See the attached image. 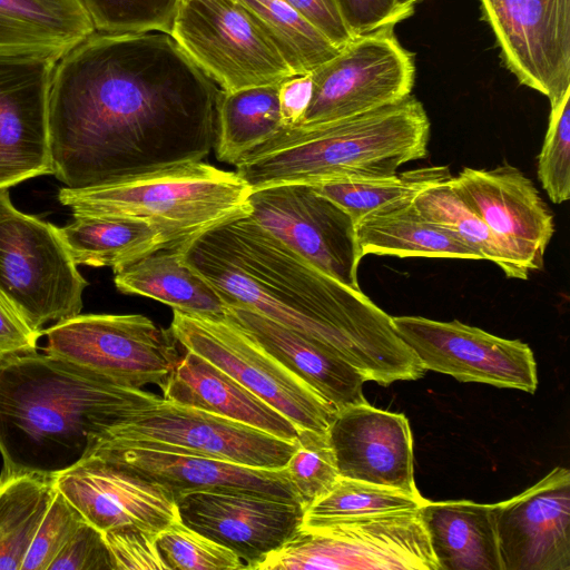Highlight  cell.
<instances>
[{
    "label": "cell",
    "instance_id": "obj_1",
    "mask_svg": "<svg viewBox=\"0 0 570 570\" xmlns=\"http://www.w3.org/2000/svg\"><path fill=\"white\" fill-rule=\"evenodd\" d=\"M223 94L168 32H95L53 70L52 175L81 189L203 161Z\"/></svg>",
    "mask_w": 570,
    "mask_h": 570
},
{
    "label": "cell",
    "instance_id": "obj_2",
    "mask_svg": "<svg viewBox=\"0 0 570 570\" xmlns=\"http://www.w3.org/2000/svg\"><path fill=\"white\" fill-rule=\"evenodd\" d=\"M218 292L322 345L366 381L390 385L425 372L392 316L361 289L325 274L249 216L180 249Z\"/></svg>",
    "mask_w": 570,
    "mask_h": 570
},
{
    "label": "cell",
    "instance_id": "obj_3",
    "mask_svg": "<svg viewBox=\"0 0 570 570\" xmlns=\"http://www.w3.org/2000/svg\"><path fill=\"white\" fill-rule=\"evenodd\" d=\"M160 399L46 352L2 358L1 473L57 478L86 459L125 413Z\"/></svg>",
    "mask_w": 570,
    "mask_h": 570
},
{
    "label": "cell",
    "instance_id": "obj_4",
    "mask_svg": "<svg viewBox=\"0 0 570 570\" xmlns=\"http://www.w3.org/2000/svg\"><path fill=\"white\" fill-rule=\"evenodd\" d=\"M428 114L414 96L352 117L282 127L244 156L236 174L252 191L283 184L392 177L428 155Z\"/></svg>",
    "mask_w": 570,
    "mask_h": 570
},
{
    "label": "cell",
    "instance_id": "obj_5",
    "mask_svg": "<svg viewBox=\"0 0 570 570\" xmlns=\"http://www.w3.org/2000/svg\"><path fill=\"white\" fill-rule=\"evenodd\" d=\"M248 185L235 173L204 161L135 176L115 184L59 190L72 215L125 216L146 220L183 249L226 223L250 215Z\"/></svg>",
    "mask_w": 570,
    "mask_h": 570
},
{
    "label": "cell",
    "instance_id": "obj_6",
    "mask_svg": "<svg viewBox=\"0 0 570 570\" xmlns=\"http://www.w3.org/2000/svg\"><path fill=\"white\" fill-rule=\"evenodd\" d=\"M254 570H439L419 509L303 524Z\"/></svg>",
    "mask_w": 570,
    "mask_h": 570
},
{
    "label": "cell",
    "instance_id": "obj_7",
    "mask_svg": "<svg viewBox=\"0 0 570 570\" xmlns=\"http://www.w3.org/2000/svg\"><path fill=\"white\" fill-rule=\"evenodd\" d=\"M87 286L58 227L18 210L0 188V294L42 334L80 314Z\"/></svg>",
    "mask_w": 570,
    "mask_h": 570
},
{
    "label": "cell",
    "instance_id": "obj_8",
    "mask_svg": "<svg viewBox=\"0 0 570 570\" xmlns=\"http://www.w3.org/2000/svg\"><path fill=\"white\" fill-rule=\"evenodd\" d=\"M225 92L295 75L258 19L237 0H180L169 31Z\"/></svg>",
    "mask_w": 570,
    "mask_h": 570
},
{
    "label": "cell",
    "instance_id": "obj_9",
    "mask_svg": "<svg viewBox=\"0 0 570 570\" xmlns=\"http://www.w3.org/2000/svg\"><path fill=\"white\" fill-rule=\"evenodd\" d=\"M174 311L170 332L298 429L326 433L337 409L228 320Z\"/></svg>",
    "mask_w": 570,
    "mask_h": 570
},
{
    "label": "cell",
    "instance_id": "obj_10",
    "mask_svg": "<svg viewBox=\"0 0 570 570\" xmlns=\"http://www.w3.org/2000/svg\"><path fill=\"white\" fill-rule=\"evenodd\" d=\"M105 440L271 470L285 468L297 445V441L164 397L125 413Z\"/></svg>",
    "mask_w": 570,
    "mask_h": 570
},
{
    "label": "cell",
    "instance_id": "obj_11",
    "mask_svg": "<svg viewBox=\"0 0 570 570\" xmlns=\"http://www.w3.org/2000/svg\"><path fill=\"white\" fill-rule=\"evenodd\" d=\"M42 334L46 353L134 387H160L180 360L170 330L140 314H78Z\"/></svg>",
    "mask_w": 570,
    "mask_h": 570
},
{
    "label": "cell",
    "instance_id": "obj_12",
    "mask_svg": "<svg viewBox=\"0 0 570 570\" xmlns=\"http://www.w3.org/2000/svg\"><path fill=\"white\" fill-rule=\"evenodd\" d=\"M414 60L393 28L355 37L311 72L312 97L297 126L330 122L400 101L411 95Z\"/></svg>",
    "mask_w": 570,
    "mask_h": 570
},
{
    "label": "cell",
    "instance_id": "obj_13",
    "mask_svg": "<svg viewBox=\"0 0 570 570\" xmlns=\"http://www.w3.org/2000/svg\"><path fill=\"white\" fill-rule=\"evenodd\" d=\"M249 217L318 269L361 289L355 223L313 185L283 184L249 195Z\"/></svg>",
    "mask_w": 570,
    "mask_h": 570
},
{
    "label": "cell",
    "instance_id": "obj_14",
    "mask_svg": "<svg viewBox=\"0 0 570 570\" xmlns=\"http://www.w3.org/2000/svg\"><path fill=\"white\" fill-rule=\"evenodd\" d=\"M393 324L424 370L497 387L534 393L537 363L528 344L490 334L456 320L394 316Z\"/></svg>",
    "mask_w": 570,
    "mask_h": 570
},
{
    "label": "cell",
    "instance_id": "obj_15",
    "mask_svg": "<svg viewBox=\"0 0 570 570\" xmlns=\"http://www.w3.org/2000/svg\"><path fill=\"white\" fill-rule=\"evenodd\" d=\"M63 53L0 49V188L52 175L48 105Z\"/></svg>",
    "mask_w": 570,
    "mask_h": 570
},
{
    "label": "cell",
    "instance_id": "obj_16",
    "mask_svg": "<svg viewBox=\"0 0 570 570\" xmlns=\"http://www.w3.org/2000/svg\"><path fill=\"white\" fill-rule=\"evenodd\" d=\"M520 83L556 106L570 90V0H479Z\"/></svg>",
    "mask_w": 570,
    "mask_h": 570
},
{
    "label": "cell",
    "instance_id": "obj_17",
    "mask_svg": "<svg viewBox=\"0 0 570 570\" xmlns=\"http://www.w3.org/2000/svg\"><path fill=\"white\" fill-rule=\"evenodd\" d=\"M175 501L183 523L230 549L252 570L295 534L305 513L299 503L239 489L190 491Z\"/></svg>",
    "mask_w": 570,
    "mask_h": 570
},
{
    "label": "cell",
    "instance_id": "obj_18",
    "mask_svg": "<svg viewBox=\"0 0 570 570\" xmlns=\"http://www.w3.org/2000/svg\"><path fill=\"white\" fill-rule=\"evenodd\" d=\"M503 570H570V472L557 466L492 504Z\"/></svg>",
    "mask_w": 570,
    "mask_h": 570
},
{
    "label": "cell",
    "instance_id": "obj_19",
    "mask_svg": "<svg viewBox=\"0 0 570 570\" xmlns=\"http://www.w3.org/2000/svg\"><path fill=\"white\" fill-rule=\"evenodd\" d=\"M56 485L102 532L136 527L158 534L180 519L168 491L96 453L59 474Z\"/></svg>",
    "mask_w": 570,
    "mask_h": 570
},
{
    "label": "cell",
    "instance_id": "obj_20",
    "mask_svg": "<svg viewBox=\"0 0 570 570\" xmlns=\"http://www.w3.org/2000/svg\"><path fill=\"white\" fill-rule=\"evenodd\" d=\"M327 438L340 476L420 493L413 474V439L403 413L368 403L337 410Z\"/></svg>",
    "mask_w": 570,
    "mask_h": 570
},
{
    "label": "cell",
    "instance_id": "obj_21",
    "mask_svg": "<svg viewBox=\"0 0 570 570\" xmlns=\"http://www.w3.org/2000/svg\"><path fill=\"white\" fill-rule=\"evenodd\" d=\"M91 453L158 484L174 499L190 491L239 489L304 505L286 468H250L207 456L126 445L109 440L101 441Z\"/></svg>",
    "mask_w": 570,
    "mask_h": 570
},
{
    "label": "cell",
    "instance_id": "obj_22",
    "mask_svg": "<svg viewBox=\"0 0 570 570\" xmlns=\"http://www.w3.org/2000/svg\"><path fill=\"white\" fill-rule=\"evenodd\" d=\"M454 190L495 234L543 263L554 233L553 214L538 189L517 167H465L451 178Z\"/></svg>",
    "mask_w": 570,
    "mask_h": 570
},
{
    "label": "cell",
    "instance_id": "obj_23",
    "mask_svg": "<svg viewBox=\"0 0 570 570\" xmlns=\"http://www.w3.org/2000/svg\"><path fill=\"white\" fill-rule=\"evenodd\" d=\"M225 316L337 410L367 403L364 376L322 345L244 305L225 304Z\"/></svg>",
    "mask_w": 570,
    "mask_h": 570
},
{
    "label": "cell",
    "instance_id": "obj_24",
    "mask_svg": "<svg viewBox=\"0 0 570 570\" xmlns=\"http://www.w3.org/2000/svg\"><path fill=\"white\" fill-rule=\"evenodd\" d=\"M167 401L199 409L296 442L299 429L234 377L186 351L160 386Z\"/></svg>",
    "mask_w": 570,
    "mask_h": 570
},
{
    "label": "cell",
    "instance_id": "obj_25",
    "mask_svg": "<svg viewBox=\"0 0 570 570\" xmlns=\"http://www.w3.org/2000/svg\"><path fill=\"white\" fill-rule=\"evenodd\" d=\"M419 513L439 570H503L492 504L426 499Z\"/></svg>",
    "mask_w": 570,
    "mask_h": 570
},
{
    "label": "cell",
    "instance_id": "obj_26",
    "mask_svg": "<svg viewBox=\"0 0 570 570\" xmlns=\"http://www.w3.org/2000/svg\"><path fill=\"white\" fill-rule=\"evenodd\" d=\"M112 271L122 294L153 298L191 315L225 317L220 295L187 264L180 249H160Z\"/></svg>",
    "mask_w": 570,
    "mask_h": 570
},
{
    "label": "cell",
    "instance_id": "obj_27",
    "mask_svg": "<svg viewBox=\"0 0 570 570\" xmlns=\"http://www.w3.org/2000/svg\"><path fill=\"white\" fill-rule=\"evenodd\" d=\"M355 230L362 256L482 259L454 234L424 217L413 200L368 213L356 222Z\"/></svg>",
    "mask_w": 570,
    "mask_h": 570
},
{
    "label": "cell",
    "instance_id": "obj_28",
    "mask_svg": "<svg viewBox=\"0 0 570 570\" xmlns=\"http://www.w3.org/2000/svg\"><path fill=\"white\" fill-rule=\"evenodd\" d=\"M73 218L58 230L77 265L116 269L157 250L170 249L164 233L142 219L94 215Z\"/></svg>",
    "mask_w": 570,
    "mask_h": 570
},
{
    "label": "cell",
    "instance_id": "obj_29",
    "mask_svg": "<svg viewBox=\"0 0 570 570\" xmlns=\"http://www.w3.org/2000/svg\"><path fill=\"white\" fill-rule=\"evenodd\" d=\"M95 32L81 0H0V49L65 53Z\"/></svg>",
    "mask_w": 570,
    "mask_h": 570
},
{
    "label": "cell",
    "instance_id": "obj_30",
    "mask_svg": "<svg viewBox=\"0 0 570 570\" xmlns=\"http://www.w3.org/2000/svg\"><path fill=\"white\" fill-rule=\"evenodd\" d=\"M451 178L425 189L413 199L421 214L454 234L482 259L499 266L509 278L527 279L531 271L540 269L543 263L495 234L465 205L451 185Z\"/></svg>",
    "mask_w": 570,
    "mask_h": 570
},
{
    "label": "cell",
    "instance_id": "obj_31",
    "mask_svg": "<svg viewBox=\"0 0 570 570\" xmlns=\"http://www.w3.org/2000/svg\"><path fill=\"white\" fill-rule=\"evenodd\" d=\"M278 85L224 91L217 107L213 146L217 160L235 166L283 127Z\"/></svg>",
    "mask_w": 570,
    "mask_h": 570
},
{
    "label": "cell",
    "instance_id": "obj_32",
    "mask_svg": "<svg viewBox=\"0 0 570 570\" xmlns=\"http://www.w3.org/2000/svg\"><path fill=\"white\" fill-rule=\"evenodd\" d=\"M56 491V478L1 473L0 570H21Z\"/></svg>",
    "mask_w": 570,
    "mask_h": 570
},
{
    "label": "cell",
    "instance_id": "obj_33",
    "mask_svg": "<svg viewBox=\"0 0 570 570\" xmlns=\"http://www.w3.org/2000/svg\"><path fill=\"white\" fill-rule=\"evenodd\" d=\"M451 177L448 166H429L381 179L328 181L313 186L345 210L356 224L373 210L413 200L425 189Z\"/></svg>",
    "mask_w": 570,
    "mask_h": 570
},
{
    "label": "cell",
    "instance_id": "obj_34",
    "mask_svg": "<svg viewBox=\"0 0 570 570\" xmlns=\"http://www.w3.org/2000/svg\"><path fill=\"white\" fill-rule=\"evenodd\" d=\"M262 23L295 75L308 73L341 49L284 0H237Z\"/></svg>",
    "mask_w": 570,
    "mask_h": 570
},
{
    "label": "cell",
    "instance_id": "obj_35",
    "mask_svg": "<svg viewBox=\"0 0 570 570\" xmlns=\"http://www.w3.org/2000/svg\"><path fill=\"white\" fill-rule=\"evenodd\" d=\"M426 501L421 493L340 476L335 484L305 509L303 524L417 510Z\"/></svg>",
    "mask_w": 570,
    "mask_h": 570
},
{
    "label": "cell",
    "instance_id": "obj_36",
    "mask_svg": "<svg viewBox=\"0 0 570 570\" xmlns=\"http://www.w3.org/2000/svg\"><path fill=\"white\" fill-rule=\"evenodd\" d=\"M156 540L169 570L246 569V563L235 552L187 527L180 519L161 530Z\"/></svg>",
    "mask_w": 570,
    "mask_h": 570
},
{
    "label": "cell",
    "instance_id": "obj_37",
    "mask_svg": "<svg viewBox=\"0 0 570 570\" xmlns=\"http://www.w3.org/2000/svg\"><path fill=\"white\" fill-rule=\"evenodd\" d=\"M180 0H81L96 32L170 31Z\"/></svg>",
    "mask_w": 570,
    "mask_h": 570
},
{
    "label": "cell",
    "instance_id": "obj_38",
    "mask_svg": "<svg viewBox=\"0 0 570 570\" xmlns=\"http://www.w3.org/2000/svg\"><path fill=\"white\" fill-rule=\"evenodd\" d=\"M285 468L305 509L340 478L327 432L299 429L296 449Z\"/></svg>",
    "mask_w": 570,
    "mask_h": 570
},
{
    "label": "cell",
    "instance_id": "obj_39",
    "mask_svg": "<svg viewBox=\"0 0 570 570\" xmlns=\"http://www.w3.org/2000/svg\"><path fill=\"white\" fill-rule=\"evenodd\" d=\"M570 90L550 108L549 124L538 156V178L549 198H570Z\"/></svg>",
    "mask_w": 570,
    "mask_h": 570
},
{
    "label": "cell",
    "instance_id": "obj_40",
    "mask_svg": "<svg viewBox=\"0 0 570 570\" xmlns=\"http://www.w3.org/2000/svg\"><path fill=\"white\" fill-rule=\"evenodd\" d=\"M83 521L79 510L57 489L21 570H48Z\"/></svg>",
    "mask_w": 570,
    "mask_h": 570
},
{
    "label": "cell",
    "instance_id": "obj_41",
    "mask_svg": "<svg viewBox=\"0 0 570 570\" xmlns=\"http://www.w3.org/2000/svg\"><path fill=\"white\" fill-rule=\"evenodd\" d=\"M102 533L115 570H169L157 534L136 527H118Z\"/></svg>",
    "mask_w": 570,
    "mask_h": 570
},
{
    "label": "cell",
    "instance_id": "obj_42",
    "mask_svg": "<svg viewBox=\"0 0 570 570\" xmlns=\"http://www.w3.org/2000/svg\"><path fill=\"white\" fill-rule=\"evenodd\" d=\"M48 570H115L102 531L83 521Z\"/></svg>",
    "mask_w": 570,
    "mask_h": 570
},
{
    "label": "cell",
    "instance_id": "obj_43",
    "mask_svg": "<svg viewBox=\"0 0 570 570\" xmlns=\"http://www.w3.org/2000/svg\"><path fill=\"white\" fill-rule=\"evenodd\" d=\"M341 13L355 37L393 28L412 13L397 0H336Z\"/></svg>",
    "mask_w": 570,
    "mask_h": 570
},
{
    "label": "cell",
    "instance_id": "obj_44",
    "mask_svg": "<svg viewBox=\"0 0 570 570\" xmlns=\"http://www.w3.org/2000/svg\"><path fill=\"white\" fill-rule=\"evenodd\" d=\"M284 1L307 19L337 48H343L355 38L344 20L336 0Z\"/></svg>",
    "mask_w": 570,
    "mask_h": 570
},
{
    "label": "cell",
    "instance_id": "obj_45",
    "mask_svg": "<svg viewBox=\"0 0 570 570\" xmlns=\"http://www.w3.org/2000/svg\"><path fill=\"white\" fill-rule=\"evenodd\" d=\"M41 335L0 294V360L36 352Z\"/></svg>",
    "mask_w": 570,
    "mask_h": 570
},
{
    "label": "cell",
    "instance_id": "obj_46",
    "mask_svg": "<svg viewBox=\"0 0 570 570\" xmlns=\"http://www.w3.org/2000/svg\"><path fill=\"white\" fill-rule=\"evenodd\" d=\"M312 97V76L293 75L278 85L279 114L283 127L299 125Z\"/></svg>",
    "mask_w": 570,
    "mask_h": 570
},
{
    "label": "cell",
    "instance_id": "obj_47",
    "mask_svg": "<svg viewBox=\"0 0 570 570\" xmlns=\"http://www.w3.org/2000/svg\"><path fill=\"white\" fill-rule=\"evenodd\" d=\"M400 6L410 13H413L416 3L422 0H397Z\"/></svg>",
    "mask_w": 570,
    "mask_h": 570
}]
</instances>
